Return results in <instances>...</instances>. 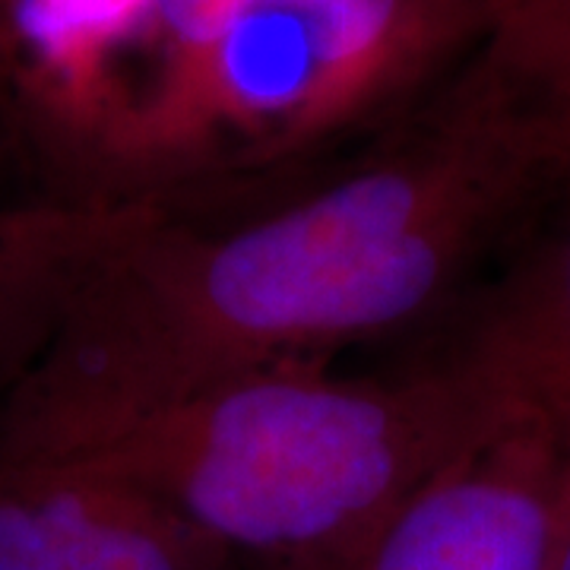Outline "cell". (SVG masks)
I'll use <instances>...</instances> for the list:
<instances>
[{"mask_svg": "<svg viewBox=\"0 0 570 570\" xmlns=\"http://www.w3.org/2000/svg\"><path fill=\"white\" fill-rule=\"evenodd\" d=\"M146 209L0 206V384L13 387L51 336L82 269Z\"/></svg>", "mask_w": 570, "mask_h": 570, "instance_id": "cell-7", "label": "cell"}, {"mask_svg": "<svg viewBox=\"0 0 570 570\" xmlns=\"http://www.w3.org/2000/svg\"><path fill=\"white\" fill-rule=\"evenodd\" d=\"M570 532V431L498 419L305 570H554Z\"/></svg>", "mask_w": 570, "mask_h": 570, "instance_id": "cell-4", "label": "cell"}, {"mask_svg": "<svg viewBox=\"0 0 570 570\" xmlns=\"http://www.w3.org/2000/svg\"><path fill=\"white\" fill-rule=\"evenodd\" d=\"M561 181L549 153L450 82L317 184L242 219L124 225L3 409L121 406L242 367L330 362L444 307Z\"/></svg>", "mask_w": 570, "mask_h": 570, "instance_id": "cell-1", "label": "cell"}, {"mask_svg": "<svg viewBox=\"0 0 570 570\" xmlns=\"http://www.w3.org/2000/svg\"><path fill=\"white\" fill-rule=\"evenodd\" d=\"M489 0H153L58 206L187 213L393 130Z\"/></svg>", "mask_w": 570, "mask_h": 570, "instance_id": "cell-2", "label": "cell"}, {"mask_svg": "<svg viewBox=\"0 0 570 570\" xmlns=\"http://www.w3.org/2000/svg\"><path fill=\"white\" fill-rule=\"evenodd\" d=\"M554 570H570V532H568V542H564V549H561V558H558V568Z\"/></svg>", "mask_w": 570, "mask_h": 570, "instance_id": "cell-9", "label": "cell"}, {"mask_svg": "<svg viewBox=\"0 0 570 570\" xmlns=\"http://www.w3.org/2000/svg\"><path fill=\"white\" fill-rule=\"evenodd\" d=\"M453 82L570 175V0H489L485 32Z\"/></svg>", "mask_w": 570, "mask_h": 570, "instance_id": "cell-8", "label": "cell"}, {"mask_svg": "<svg viewBox=\"0 0 570 570\" xmlns=\"http://www.w3.org/2000/svg\"><path fill=\"white\" fill-rule=\"evenodd\" d=\"M438 362L498 415L570 431V228L482 295Z\"/></svg>", "mask_w": 570, "mask_h": 570, "instance_id": "cell-6", "label": "cell"}, {"mask_svg": "<svg viewBox=\"0 0 570 570\" xmlns=\"http://www.w3.org/2000/svg\"><path fill=\"white\" fill-rule=\"evenodd\" d=\"M491 422L498 412L438 358L393 377L279 362L121 406L0 409V444L82 456L178 510L232 558L305 570Z\"/></svg>", "mask_w": 570, "mask_h": 570, "instance_id": "cell-3", "label": "cell"}, {"mask_svg": "<svg viewBox=\"0 0 570 570\" xmlns=\"http://www.w3.org/2000/svg\"><path fill=\"white\" fill-rule=\"evenodd\" d=\"M178 510L63 450L0 444V570H228Z\"/></svg>", "mask_w": 570, "mask_h": 570, "instance_id": "cell-5", "label": "cell"}]
</instances>
